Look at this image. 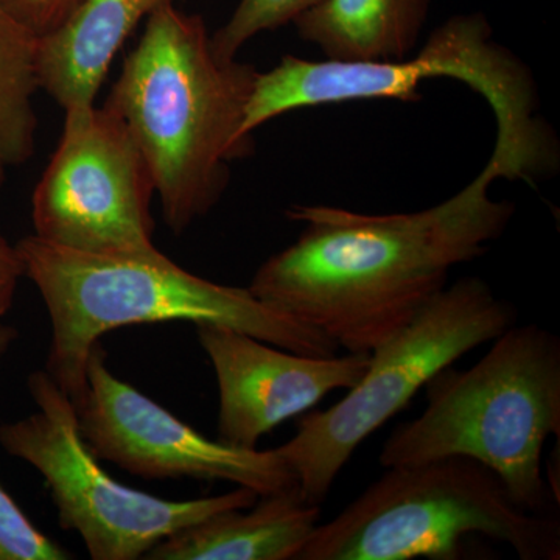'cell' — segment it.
<instances>
[{"label":"cell","instance_id":"19","mask_svg":"<svg viewBox=\"0 0 560 560\" xmlns=\"http://www.w3.org/2000/svg\"><path fill=\"white\" fill-rule=\"evenodd\" d=\"M24 276V264L16 246L0 237V320L13 307L18 285Z\"/></svg>","mask_w":560,"mask_h":560},{"label":"cell","instance_id":"16","mask_svg":"<svg viewBox=\"0 0 560 560\" xmlns=\"http://www.w3.org/2000/svg\"><path fill=\"white\" fill-rule=\"evenodd\" d=\"M324 0H241L230 21L210 35L221 60H235L242 47L261 32H271L294 22Z\"/></svg>","mask_w":560,"mask_h":560},{"label":"cell","instance_id":"10","mask_svg":"<svg viewBox=\"0 0 560 560\" xmlns=\"http://www.w3.org/2000/svg\"><path fill=\"white\" fill-rule=\"evenodd\" d=\"M81 438L101 460L147 480L234 482L267 495L298 485L276 448L234 447L191 429L108 370L101 342L86 364V390L75 405Z\"/></svg>","mask_w":560,"mask_h":560},{"label":"cell","instance_id":"7","mask_svg":"<svg viewBox=\"0 0 560 560\" xmlns=\"http://www.w3.org/2000/svg\"><path fill=\"white\" fill-rule=\"evenodd\" d=\"M517 312L481 278L438 291L370 352L361 381L327 410L313 411L276 448L312 503L323 506L338 475L371 434L410 405L445 368L514 326Z\"/></svg>","mask_w":560,"mask_h":560},{"label":"cell","instance_id":"9","mask_svg":"<svg viewBox=\"0 0 560 560\" xmlns=\"http://www.w3.org/2000/svg\"><path fill=\"white\" fill-rule=\"evenodd\" d=\"M54 156L33 191L39 241L95 256H151L153 176L138 143L113 110H65Z\"/></svg>","mask_w":560,"mask_h":560},{"label":"cell","instance_id":"15","mask_svg":"<svg viewBox=\"0 0 560 560\" xmlns=\"http://www.w3.org/2000/svg\"><path fill=\"white\" fill-rule=\"evenodd\" d=\"M39 38L0 0V167L31 160L35 151Z\"/></svg>","mask_w":560,"mask_h":560},{"label":"cell","instance_id":"14","mask_svg":"<svg viewBox=\"0 0 560 560\" xmlns=\"http://www.w3.org/2000/svg\"><path fill=\"white\" fill-rule=\"evenodd\" d=\"M433 0H324L296 21L327 60L400 61L418 46Z\"/></svg>","mask_w":560,"mask_h":560},{"label":"cell","instance_id":"13","mask_svg":"<svg viewBox=\"0 0 560 560\" xmlns=\"http://www.w3.org/2000/svg\"><path fill=\"white\" fill-rule=\"evenodd\" d=\"M173 0H84L39 38V90L62 109L95 105L114 57L143 18Z\"/></svg>","mask_w":560,"mask_h":560},{"label":"cell","instance_id":"3","mask_svg":"<svg viewBox=\"0 0 560 560\" xmlns=\"http://www.w3.org/2000/svg\"><path fill=\"white\" fill-rule=\"evenodd\" d=\"M16 249L50 316L46 371L73 405L86 390L91 350L103 335L125 326L187 320L230 327L304 355L340 350L320 331L268 307L249 289L191 275L161 250L95 256L58 248L36 235L22 238Z\"/></svg>","mask_w":560,"mask_h":560},{"label":"cell","instance_id":"12","mask_svg":"<svg viewBox=\"0 0 560 560\" xmlns=\"http://www.w3.org/2000/svg\"><path fill=\"white\" fill-rule=\"evenodd\" d=\"M320 506L300 485L259 495L187 526L147 552L149 560H296L319 525Z\"/></svg>","mask_w":560,"mask_h":560},{"label":"cell","instance_id":"8","mask_svg":"<svg viewBox=\"0 0 560 560\" xmlns=\"http://www.w3.org/2000/svg\"><path fill=\"white\" fill-rule=\"evenodd\" d=\"M27 388L38 410L0 425V445L43 475L61 528L79 534L94 560L143 559L172 534L259 499L254 490L238 488L173 501L120 485L81 438L75 405L49 372H32Z\"/></svg>","mask_w":560,"mask_h":560},{"label":"cell","instance_id":"17","mask_svg":"<svg viewBox=\"0 0 560 560\" xmlns=\"http://www.w3.org/2000/svg\"><path fill=\"white\" fill-rule=\"evenodd\" d=\"M70 552L33 525L0 485V560H68Z\"/></svg>","mask_w":560,"mask_h":560},{"label":"cell","instance_id":"1","mask_svg":"<svg viewBox=\"0 0 560 560\" xmlns=\"http://www.w3.org/2000/svg\"><path fill=\"white\" fill-rule=\"evenodd\" d=\"M500 178L521 172L495 147L477 178L433 208L374 215L291 206L287 219L302 224L300 237L261 264L248 289L346 352L370 353L448 285L453 268L504 234L515 206L490 197Z\"/></svg>","mask_w":560,"mask_h":560},{"label":"cell","instance_id":"2","mask_svg":"<svg viewBox=\"0 0 560 560\" xmlns=\"http://www.w3.org/2000/svg\"><path fill=\"white\" fill-rule=\"evenodd\" d=\"M257 73L237 58L221 60L201 16L173 2L147 18L125 58L105 106L142 151L173 234L219 205L231 162L253 151L242 125Z\"/></svg>","mask_w":560,"mask_h":560},{"label":"cell","instance_id":"5","mask_svg":"<svg viewBox=\"0 0 560 560\" xmlns=\"http://www.w3.org/2000/svg\"><path fill=\"white\" fill-rule=\"evenodd\" d=\"M485 14L453 16L418 54L400 61H311L285 55L257 73L242 132L290 110L372 98L419 102L422 81H463L480 94L497 120L495 147L510 154L523 180L536 183L555 172L559 154L551 130L536 116L537 91L528 66L492 39Z\"/></svg>","mask_w":560,"mask_h":560},{"label":"cell","instance_id":"18","mask_svg":"<svg viewBox=\"0 0 560 560\" xmlns=\"http://www.w3.org/2000/svg\"><path fill=\"white\" fill-rule=\"evenodd\" d=\"M84 0H3L7 9L38 38L57 31Z\"/></svg>","mask_w":560,"mask_h":560},{"label":"cell","instance_id":"11","mask_svg":"<svg viewBox=\"0 0 560 560\" xmlns=\"http://www.w3.org/2000/svg\"><path fill=\"white\" fill-rule=\"evenodd\" d=\"M197 335L219 385V441L234 447L257 448L327 394L353 388L370 363V353L304 355L223 326L202 324Z\"/></svg>","mask_w":560,"mask_h":560},{"label":"cell","instance_id":"20","mask_svg":"<svg viewBox=\"0 0 560 560\" xmlns=\"http://www.w3.org/2000/svg\"><path fill=\"white\" fill-rule=\"evenodd\" d=\"M18 330L14 327L7 326L0 320V360L7 355L13 342L16 341Z\"/></svg>","mask_w":560,"mask_h":560},{"label":"cell","instance_id":"4","mask_svg":"<svg viewBox=\"0 0 560 560\" xmlns=\"http://www.w3.org/2000/svg\"><path fill=\"white\" fill-rule=\"evenodd\" d=\"M470 370L425 385L427 407L383 444L385 469L464 456L499 475L526 511L548 514L544 447L560 434V338L539 324L511 326Z\"/></svg>","mask_w":560,"mask_h":560},{"label":"cell","instance_id":"21","mask_svg":"<svg viewBox=\"0 0 560 560\" xmlns=\"http://www.w3.org/2000/svg\"><path fill=\"white\" fill-rule=\"evenodd\" d=\"M3 178H5V168L0 167V189H2Z\"/></svg>","mask_w":560,"mask_h":560},{"label":"cell","instance_id":"6","mask_svg":"<svg viewBox=\"0 0 560 560\" xmlns=\"http://www.w3.org/2000/svg\"><path fill=\"white\" fill-rule=\"evenodd\" d=\"M470 536L510 545L522 560L560 559L555 515L526 511L485 464L448 456L388 467L316 526L296 560H456Z\"/></svg>","mask_w":560,"mask_h":560}]
</instances>
